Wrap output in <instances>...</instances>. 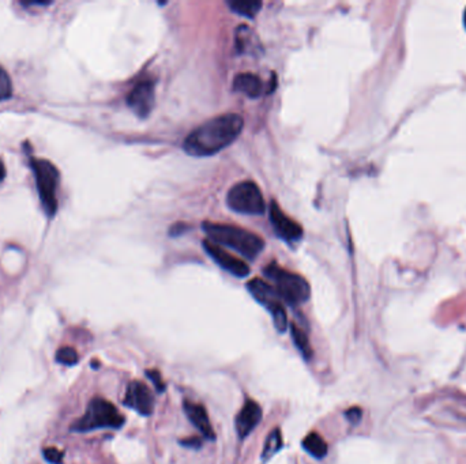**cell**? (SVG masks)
<instances>
[{
	"label": "cell",
	"instance_id": "obj_8",
	"mask_svg": "<svg viewBox=\"0 0 466 464\" xmlns=\"http://www.w3.org/2000/svg\"><path fill=\"white\" fill-rule=\"evenodd\" d=\"M204 248L207 255L213 259L220 267L227 270L237 278H244L250 274V267L240 259L234 258L231 254H228L224 248L220 245L211 242L210 240L204 241Z\"/></svg>",
	"mask_w": 466,
	"mask_h": 464
},
{
	"label": "cell",
	"instance_id": "obj_18",
	"mask_svg": "<svg viewBox=\"0 0 466 464\" xmlns=\"http://www.w3.org/2000/svg\"><path fill=\"white\" fill-rule=\"evenodd\" d=\"M281 447H283V435H281L280 429H274L266 439L262 459L269 461L271 456H274L281 449Z\"/></svg>",
	"mask_w": 466,
	"mask_h": 464
},
{
	"label": "cell",
	"instance_id": "obj_9",
	"mask_svg": "<svg viewBox=\"0 0 466 464\" xmlns=\"http://www.w3.org/2000/svg\"><path fill=\"white\" fill-rule=\"evenodd\" d=\"M125 405L141 415H150L155 410V396L148 386L141 382H132L127 388Z\"/></svg>",
	"mask_w": 466,
	"mask_h": 464
},
{
	"label": "cell",
	"instance_id": "obj_23",
	"mask_svg": "<svg viewBox=\"0 0 466 464\" xmlns=\"http://www.w3.org/2000/svg\"><path fill=\"white\" fill-rule=\"evenodd\" d=\"M146 376L152 380V383L155 384V389L158 392H164L165 391V383H164V380H162V377H161V375H160L158 370H155V369H153V370H146Z\"/></svg>",
	"mask_w": 466,
	"mask_h": 464
},
{
	"label": "cell",
	"instance_id": "obj_10",
	"mask_svg": "<svg viewBox=\"0 0 466 464\" xmlns=\"http://www.w3.org/2000/svg\"><path fill=\"white\" fill-rule=\"evenodd\" d=\"M270 221L276 233L285 241H299L303 237L302 226L285 215L276 202L270 205Z\"/></svg>",
	"mask_w": 466,
	"mask_h": 464
},
{
	"label": "cell",
	"instance_id": "obj_2",
	"mask_svg": "<svg viewBox=\"0 0 466 464\" xmlns=\"http://www.w3.org/2000/svg\"><path fill=\"white\" fill-rule=\"evenodd\" d=\"M204 231L211 242L231 248L248 260L257 258L264 248V242L262 241V238L246 229H240L225 224L205 222Z\"/></svg>",
	"mask_w": 466,
	"mask_h": 464
},
{
	"label": "cell",
	"instance_id": "obj_3",
	"mask_svg": "<svg viewBox=\"0 0 466 464\" xmlns=\"http://www.w3.org/2000/svg\"><path fill=\"white\" fill-rule=\"evenodd\" d=\"M123 423V415L111 402L103 398H94L90 400L86 413L73 423L71 432L87 433L97 429H119Z\"/></svg>",
	"mask_w": 466,
	"mask_h": 464
},
{
	"label": "cell",
	"instance_id": "obj_19",
	"mask_svg": "<svg viewBox=\"0 0 466 464\" xmlns=\"http://www.w3.org/2000/svg\"><path fill=\"white\" fill-rule=\"evenodd\" d=\"M78 361H79L78 353L76 351V349H73V347H70V346L60 347V349L56 351V362H59V363H62V365H66V366H74V365H77Z\"/></svg>",
	"mask_w": 466,
	"mask_h": 464
},
{
	"label": "cell",
	"instance_id": "obj_5",
	"mask_svg": "<svg viewBox=\"0 0 466 464\" xmlns=\"http://www.w3.org/2000/svg\"><path fill=\"white\" fill-rule=\"evenodd\" d=\"M30 168L34 172L41 206L45 214L52 218L57 211L56 191L60 181L59 171L50 161L38 158H30Z\"/></svg>",
	"mask_w": 466,
	"mask_h": 464
},
{
	"label": "cell",
	"instance_id": "obj_14",
	"mask_svg": "<svg viewBox=\"0 0 466 464\" xmlns=\"http://www.w3.org/2000/svg\"><path fill=\"white\" fill-rule=\"evenodd\" d=\"M233 89L250 99H258L266 90L264 83L255 74H239L233 80Z\"/></svg>",
	"mask_w": 466,
	"mask_h": 464
},
{
	"label": "cell",
	"instance_id": "obj_28",
	"mask_svg": "<svg viewBox=\"0 0 466 464\" xmlns=\"http://www.w3.org/2000/svg\"><path fill=\"white\" fill-rule=\"evenodd\" d=\"M465 25H466V11H465Z\"/></svg>",
	"mask_w": 466,
	"mask_h": 464
},
{
	"label": "cell",
	"instance_id": "obj_24",
	"mask_svg": "<svg viewBox=\"0 0 466 464\" xmlns=\"http://www.w3.org/2000/svg\"><path fill=\"white\" fill-rule=\"evenodd\" d=\"M345 415H346V418H348L349 422H352V423H358V422H360V419H362V412L359 407H352V409H349V410L345 413Z\"/></svg>",
	"mask_w": 466,
	"mask_h": 464
},
{
	"label": "cell",
	"instance_id": "obj_12",
	"mask_svg": "<svg viewBox=\"0 0 466 464\" xmlns=\"http://www.w3.org/2000/svg\"><path fill=\"white\" fill-rule=\"evenodd\" d=\"M247 289L259 304H262L269 310H274L278 305H281V298L278 297L276 289L262 280L257 278L250 281L247 284Z\"/></svg>",
	"mask_w": 466,
	"mask_h": 464
},
{
	"label": "cell",
	"instance_id": "obj_4",
	"mask_svg": "<svg viewBox=\"0 0 466 464\" xmlns=\"http://www.w3.org/2000/svg\"><path fill=\"white\" fill-rule=\"evenodd\" d=\"M264 275L274 284L278 297L288 305H299L310 298V284L302 275L289 273L276 263L264 268Z\"/></svg>",
	"mask_w": 466,
	"mask_h": 464
},
{
	"label": "cell",
	"instance_id": "obj_6",
	"mask_svg": "<svg viewBox=\"0 0 466 464\" xmlns=\"http://www.w3.org/2000/svg\"><path fill=\"white\" fill-rule=\"evenodd\" d=\"M227 203L233 211L247 215H260L266 210V203L258 185L253 181H243L228 192Z\"/></svg>",
	"mask_w": 466,
	"mask_h": 464
},
{
	"label": "cell",
	"instance_id": "obj_13",
	"mask_svg": "<svg viewBox=\"0 0 466 464\" xmlns=\"http://www.w3.org/2000/svg\"><path fill=\"white\" fill-rule=\"evenodd\" d=\"M184 412L191 421V423L201 432V435L207 440L216 439L213 426L210 423L209 415L204 406L195 405L192 402H184Z\"/></svg>",
	"mask_w": 466,
	"mask_h": 464
},
{
	"label": "cell",
	"instance_id": "obj_26",
	"mask_svg": "<svg viewBox=\"0 0 466 464\" xmlns=\"http://www.w3.org/2000/svg\"><path fill=\"white\" fill-rule=\"evenodd\" d=\"M24 6H48L51 4V1H22Z\"/></svg>",
	"mask_w": 466,
	"mask_h": 464
},
{
	"label": "cell",
	"instance_id": "obj_17",
	"mask_svg": "<svg viewBox=\"0 0 466 464\" xmlns=\"http://www.w3.org/2000/svg\"><path fill=\"white\" fill-rule=\"evenodd\" d=\"M290 334H292V339L295 342V346L297 347V350L306 357V358H311L312 357V349H311L310 339L307 334L297 327L296 324H290Z\"/></svg>",
	"mask_w": 466,
	"mask_h": 464
},
{
	"label": "cell",
	"instance_id": "obj_22",
	"mask_svg": "<svg viewBox=\"0 0 466 464\" xmlns=\"http://www.w3.org/2000/svg\"><path fill=\"white\" fill-rule=\"evenodd\" d=\"M44 459L50 464H62L63 462V452H60L56 448H45L43 451Z\"/></svg>",
	"mask_w": 466,
	"mask_h": 464
},
{
	"label": "cell",
	"instance_id": "obj_27",
	"mask_svg": "<svg viewBox=\"0 0 466 464\" xmlns=\"http://www.w3.org/2000/svg\"><path fill=\"white\" fill-rule=\"evenodd\" d=\"M4 177H6V166H4V164L0 161V182L4 180Z\"/></svg>",
	"mask_w": 466,
	"mask_h": 464
},
{
	"label": "cell",
	"instance_id": "obj_11",
	"mask_svg": "<svg viewBox=\"0 0 466 464\" xmlns=\"http://www.w3.org/2000/svg\"><path fill=\"white\" fill-rule=\"evenodd\" d=\"M262 419V409L257 402L247 400L236 416V430L240 439H246Z\"/></svg>",
	"mask_w": 466,
	"mask_h": 464
},
{
	"label": "cell",
	"instance_id": "obj_20",
	"mask_svg": "<svg viewBox=\"0 0 466 464\" xmlns=\"http://www.w3.org/2000/svg\"><path fill=\"white\" fill-rule=\"evenodd\" d=\"M271 316H273V321H274V327L278 333H285L288 328V316L285 312L283 305H278L277 308L270 310Z\"/></svg>",
	"mask_w": 466,
	"mask_h": 464
},
{
	"label": "cell",
	"instance_id": "obj_15",
	"mask_svg": "<svg viewBox=\"0 0 466 464\" xmlns=\"http://www.w3.org/2000/svg\"><path fill=\"white\" fill-rule=\"evenodd\" d=\"M303 448L315 459H323L327 455V444L318 433H310L303 440Z\"/></svg>",
	"mask_w": 466,
	"mask_h": 464
},
{
	"label": "cell",
	"instance_id": "obj_16",
	"mask_svg": "<svg viewBox=\"0 0 466 464\" xmlns=\"http://www.w3.org/2000/svg\"><path fill=\"white\" fill-rule=\"evenodd\" d=\"M228 6L231 7L233 13L241 15V17H247V18H254L262 7L260 1H255V0H233V1H228Z\"/></svg>",
	"mask_w": 466,
	"mask_h": 464
},
{
	"label": "cell",
	"instance_id": "obj_25",
	"mask_svg": "<svg viewBox=\"0 0 466 464\" xmlns=\"http://www.w3.org/2000/svg\"><path fill=\"white\" fill-rule=\"evenodd\" d=\"M181 444L185 447H190V448H199L202 445V441L199 439L184 440Z\"/></svg>",
	"mask_w": 466,
	"mask_h": 464
},
{
	"label": "cell",
	"instance_id": "obj_1",
	"mask_svg": "<svg viewBox=\"0 0 466 464\" xmlns=\"http://www.w3.org/2000/svg\"><path fill=\"white\" fill-rule=\"evenodd\" d=\"M244 126L243 117L227 113L214 117L194 129L184 140L185 153L194 157H209L224 150L239 138Z\"/></svg>",
	"mask_w": 466,
	"mask_h": 464
},
{
	"label": "cell",
	"instance_id": "obj_21",
	"mask_svg": "<svg viewBox=\"0 0 466 464\" xmlns=\"http://www.w3.org/2000/svg\"><path fill=\"white\" fill-rule=\"evenodd\" d=\"M13 94V85L8 74L0 67V101H6Z\"/></svg>",
	"mask_w": 466,
	"mask_h": 464
},
{
	"label": "cell",
	"instance_id": "obj_7",
	"mask_svg": "<svg viewBox=\"0 0 466 464\" xmlns=\"http://www.w3.org/2000/svg\"><path fill=\"white\" fill-rule=\"evenodd\" d=\"M155 103V82L145 79L134 86L127 97V103L134 113L145 119L153 110Z\"/></svg>",
	"mask_w": 466,
	"mask_h": 464
}]
</instances>
